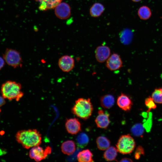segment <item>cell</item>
I'll return each instance as SVG.
<instances>
[{
  "mask_svg": "<svg viewBox=\"0 0 162 162\" xmlns=\"http://www.w3.org/2000/svg\"><path fill=\"white\" fill-rule=\"evenodd\" d=\"M16 139L18 143L26 149L39 146L42 142L41 135L35 129L19 131L16 134Z\"/></svg>",
  "mask_w": 162,
  "mask_h": 162,
  "instance_id": "obj_1",
  "label": "cell"
},
{
  "mask_svg": "<svg viewBox=\"0 0 162 162\" xmlns=\"http://www.w3.org/2000/svg\"><path fill=\"white\" fill-rule=\"evenodd\" d=\"M22 86L19 83L12 81H7L1 86V92L2 96L10 100L15 99L19 101L24 94L21 91Z\"/></svg>",
  "mask_w": 162,
  "mask_h": 162,
  "instance_id": "obj_2",
  "label": "cell"
},
{
  "mask_svg": "<svg viewBox=\"0 0 162 162\" xmlns=\"http://www.w3.org/2000/svg\"><path fill=\"white\" fill-rule=\"evenodd\" d=\"M93 110L90 99L81 98L75 101L71 111L76 116L86 120L91 116Z\"/></svg>",
  "mask_w": 162,
  "mask_h": 162,
  "instance_id": "obj_3",
  "label": "cell"
},
{
  "mask_svg": "<svg viewBox=\"0 0 162 162\" xmlns=\"http://www.w3.org/2000/svg\"><path fill=\"white\" fill-rule=\"evenodd\" d=\"M135 142L133 137L129 134L120 136L116 145L118 152L123 154H129L134 149Z\"/></svg>",
  "mask_w": 162,
  "mask_h": 162,
  "instance_id": "obj_4",
  "label": "cell"
},
{
  "mask_svg": "<svg viewBox=\"0 0 162 162\" xmlns=\"http://www.w3.org/2000/svg\"><path fill=\"white\" fill-rule=\"evenodd\" d=\"M5 61L14 68L21 67L22 60L20 53L16 50L7 48L3 55Z\"/></svg>",
  "mask_w": 162,
  "mask_h": 162,
  "instance_id": "obj_5",
  "label": "cell"
},
{
  "mask_svg": "<svg viewBox=\"0 0 162 162\" xmlns=\"http://www.w3.org/2000/svg\"><path fill=\"white\" fill-rule=\"evenodd\" d=\"M51 148L47 146L44 149L39 146L32 148L29 152L30 158L37 162L45 159L51 152Z\"/></svg>",
  "mask_w": 162,
  "mask_h": 162,
  "instance_id": "obj_6",
  "label": "cell"
},
{
  "mask_svg": "<svg viewBox=\"0 0 162 162\" xmlns=\"http://www.w3.org/2000/svg\"><path fill=\"white\" fill-rule=\"evenodd\" d=\"M74 60L71 56L69 55H64L58 59V66L63 72H68L71 71L74 67Z\"/></svg>",
  "mask_w": 162,
  "mask_h": 162,
  "instance_id": "obj_7",
  "label": "cell"
},
{
  "mask_svg": "<svg viewBox=\"0 0 162 162\" xmlns=\"http://www.w3.org/2000/svg\"><path fill=\"white\" fill-rule=\"evenodd\" d=\"M55 8V15L60 19H66L68 18L70 15V7L67 3L61 2Z\"/></svg>",
  "mask_w": 162,
  "mask_h": 162,
  "instance_id": "obj_8",
  "label": "cell"
},
{
  "mask_svg": "<svg viewBox=\"0 0 162 162\" xmlns=\"http://www.w3.org/2000/svg\"><path fill=\"white\" fill-rule=\"evenodd\" d=\"M98 115L95 119L97 127L101 128L106 129L110 123V114L106 111L101 109L98 111Z\"/></svg>",
  "mask_w": 162,
  "mask_h": 162,
  "instance_id": "obj_9",
  "label": "cell"
},
{
  "mask_svg": "<svg viewBox=\"0 0 162 162\" xmlns=\"http://www.w3.org/2000/svg\"><path fill=\"white\" fill-rule=\"evenodd\" d=\"M123 63L120 56L117 53L112 54L107 59L106 66L111 71L117 70L123 66Z\"/></svg>",
  "mask_w": 162,
  "mask_h": 162,
  "instance_id": "obj_10",
  "label": "cell"
},
{
  "mask_svg": "<svg viewBox=\"0 0 162 162\" xmlns=\"http://www.w3.org/2000/svg\"><path fill=\"white\" fill-rule=\"evenodd\" d=\"M65 127L68 132L70 134H76L81 130V125L79 120L76 118L67 119Z\"/></svg>",
  "mask_w": 162,
  "mask_h": 162,
  "instance_id": "obj_11",
  "label": "cell"
},
{
  "mask_svg": "<svg viewBox=\"0 0 162 162\" xmlns=\"http://www.w3.org/2000/svg\"><path fill=\"white\" fill-rule=\"evenodd\" d=\"M110 50L106 46H100L97 47L95 51V56L97 60L100 63L106 61L110 56Z\"/></svg>",
  "mask_w": 162,
  "mask_h": 162,
  "instance_id": "obj_12",
  "label": "cell"
},
{
  "mask_svg": "<svg viewBox=\"0 0 162 162\" xmlns=\"http://www.w3.org/2000/svg\"><path fill=\"white\" fill-rule=\"evenodd\" d=\"M117 104L122 110L126 111H129L133 105L132 102L130 97L127 95L121 93L117 100Z\"/></svg>",
  "mask_w": 162,
  "mask_h": 162,
  "instance_id": "obj_13",
  "label": "cell"
},
{
  "mask_svg": "<svg viewBox=\"0 0 162 162\" xmlns=\"http://www.w3.org/2000/svg\"><path fill=\"white\" fill-rule=\"evenodd\" d=\"M39 2V8L40 10L45 11L55 8L62 0H37Z\"/></svg>",
  "mask_w": 162,
  "mask_h": 162,
  "instance_id": "obj_14",
  "label": "cell"
},
{
  "mask_svg": "<svg viewBox=\"0 0 162 162\" xmlns=\"http://www.w3.org/2000/svg\"><path fill=\"white\" fill-rule=\"evenodd\" d=\"M62 152L67 155L72 154L75 151L76 146L75 142L71 140H68L64 142L61 146Z\"/></svg>",
  "mask_w": 162,
  "mask_h": 162,
  "instance_id": "obj_15",
  "label": "cell"
},
{
  "mask_svg": "<svg viewBox=\"0 0 162 162\" xmlns=\"http://www.w3.org/2000/svg\"><path fill=\"white\" fill-rule=\"evenodd\" d=\"M105 8L103 4L100 3L96 2L91 7L89 10L90 14L92 17H98L102 14Z\"/></svg>",
  "mask_w": 162,
  "mask_h": 162,
  "instance_id": "obj_16",
  "label": "cell"
},
{
  "mask_svg": "<svg viewBox=\"0 0 162 162\" xmlns=\"http://www.w3.org/2000/svg\"><path fill=\"white\" fill-rule=\"evenodd\" d=\"M77 158L78 161L80 162H92L94 161L93 154L88 149L84 150L79 152Z\"/></svg>",
  "mask_w": 162,
  "mask_h": 162,
  "instance_id": "obj_17",
  "label": "cell"
},
{
  "mask_svg": "<svg viewBox=\"0 0 162 162\" xmlns=\"http://www.w3.org/2000/svg\"><path fill=\"white\" fill-rule=\"evenodd\" d=\"M115 99L112 95L107 94L102 96L100 98V103L102 107L104 108L109 109L114 105Z\"/></svg>",
  "mask_w": 162,
  "mask_h": 162,
  "instance_id": "obj_18",
  "label": "cell"
},
{
  "mask_svg": "<svg viewBox=\"0 0 162 162\" xmlns=\"http://www.w3.org/2000/svg\"><path fill=\"white\" fill-rule=\"evenodd\" d=\"M98 148L101 150H105L110 146V142L106 137L103 136L98 137L96 140Z\"/></svg>",
  "mask_w": 162,
  "mask_h": 162,
  "instance_id": "obj_19",
  "label": "cell"
},
{
  "mask_svg": "<svg viewBox=\"0 0 162 162\" xmlns=\"http://www.w3.org/2000/svg\"><path fill=\"white\" fill-rule=\"evenodd\" d=\"M117 148L113 146L109 147L104 152L103 156L107 161H110L116 159L117 155Z\"/></svg>",
  "mask_w": 162,
  "mask_h": 162,
  "instance_id": "obj_20",
  "label": "cell"
},
{
  "mask_svg": "<svg viewBox=\"0 0 162 162\" xmlns=\"http://www.w3.org/2000/svg\"><path fill=\"white\" fill-rule=\"evenodd\" d=\"M138 14L141 19L145 20L150 18L152 15V12L149 7L146 6H143L139 9Z\"/></svg>",
  "mask_w": 162,
  "mask_h": 162,
  "instance_id": "obj_21",
  "label": "cell"
},
{
  "mask_svg": "<svg viewBox=\"0 0 162 162\" xmlns=\"http://www.w3.org/2000/svg\"><path fill=\"white\" fill-rule=\"evenodd\" d=\"M76 140L77 146L81 148H83L88 145L89 139L86 134L82 133L78 136Z\"/></svg>",
  "mask_w": 162,
  "mask_h": 162,
  "instance_id": "obj_22",
  "label": "cell"
},
{
  "mask_svg": "<svg viewBox=\"0 0 162 162\" xmlns=\"http://www.w3.org/2000/svg\"><path fill=\"white\" fill-rule=\"evenodd\" d=\"M132 36V33L130 30L127 29L123 30L120 34L121 42L124 44H128L131 41Z\"/></svg>",
  "mask_w": 162,
  "mask_h": 162,
  "instance_id": "obj_23",
  "label": "cell"
},
{
  "mask_svg": "<svg viewBox=\"0 0 162 162\" xmlns=\"http://www.w3.org/2000/svg\"><path fill=\"white\" fill-rule=\"evenodd\" d=\"M131 132L135 136H142L144 132L143 125L141 124H136L132 127Z\"/></svg>",
  "mask_w": 162,
  "mask_h": 162,
  "instance_id": "obj_24",
  "label": "cell"
},
{
  "mask_svg": "<svg viewBox=\"0 0 162 162\" xmlns=\"http://www.w3.org/2000/svg\"><path fill=\"white\" fill-rule=\"evenodd\" d=\"M152 97L155 103L162 104V88L155 89L152 94Z\"/></svg>",
  "mask_w": 162,
  "mask_h": 162,
  "instance_id": "obj_25",
  "label": "cell"
},
{
  "mask_svg": "<svg viewBox=\"0 0 162 162\" xmlns=\"http://www.w3.org/2000/svg\"><path fill=\"white\" fill-rule=\"evenodd\" d=\"M155 102L151 97L147 98L145 100V104L150 111L151 109H155L156 107Z\"/></svg>",
  "mask_w": 162,
  "mask_h": 162,
  "instance_id": "obj_26",
  "label": "cell"
},
{
  "mask_svg": "<svg viewBox=\"0 0 162 162\" xmlns=\"http://www.w3.org/2000/svg\"><path fill=\"white\" fill-rule=\"evenodd\" d=\"M144 152L143 148L141 146L138 147L135 153L134 157L135 159H139L141 154H144Z\"/></svg>",
  "mask_w": 162,
  "mask_h": 162,
  "instance_id": "obj_27",
  "label": "cell"
},
{
  "mask_svg": "<svg viewBox=\"0 0 162 162\" xmlns=\"http://www.w3.org/2000/svg\"><path fill=\"white\" fill-rule=\"evenodd\" d=\"M4 61V59L0 57V70L4 66L5 64Z\"/></svg>",
  "mask_w": 162,
  "mask_h": 162,
  "instance_id": "obj_28",
  "label": "cell"
},
{
  "mask_svg": "<svg viewBox=\"0 0 162 162\" xmlns=\"http://www.w3.org/2000/svg\"><path fill=\"white\" fill-rule=\"evenodd\" d=\"M5 103L4 98L2 96L0 95V107L3 106Z\"/></svg>",
  "mask_w": 162,
  "mask_h": 162,
  "instance_id": "obj_29",
  "label": "cell"
},
{
  "mask_svg": "<svg viewBox=\"0 0 162 162\" xmlns=\"http://www.w3.org/2000/svg\"><path fill=\"white\" fill-rule=\"evenodd\" d=\"M132 160L131 159L127 158H124L122 159H121V160L120 161V162H132Z\"/></svg>",
  "mask_w": 162,
  "mask_h": 162,
  "instance_id": "obj_30",
  "label": "cell"
},
{
  "mask_svg": "<svg viewBox=\"0 0 162 162\" xmlns=\"http://www.w3.org/2000/svg\"><path fill=\"white\" fill-rule=\"evenodd\" d=\"M133 2H138L140 1H141L142 0H131Z\"/></svg>",
  "mask_w": 162,
  "mask_h": 162,
  "instance_id": "obj_31",
  "label": "cell"
},
{
  "mask_svg": "<svg viewBox=\"0 0 162 162\" xmlns=\"http://www.w3.org/2000/svg\"><path fill=\"white\" fill-rule=\"evenodd\" d=\"M3 154V152L0 149V155H2Z\"/></svg>",
  "mask_w": 162,
  "mask_h": 162,
  "instance_id": "obj_32",
  "label": "cell"
},
{
  "mask_svg": "<svg viewBox=\"0 0 162 162\" xmlns=\"http://www.w3.org/2000/svg\"><path fill=\"white\" fill-rule=\"evenodd\" d=\"M1 109H0V113L1 112Z\"/></svg>",
  "mask_w": 162,
  "mask_h": 162,
  "instance_id": "obj_33",
  "label": "cell"
}]
</instances>
